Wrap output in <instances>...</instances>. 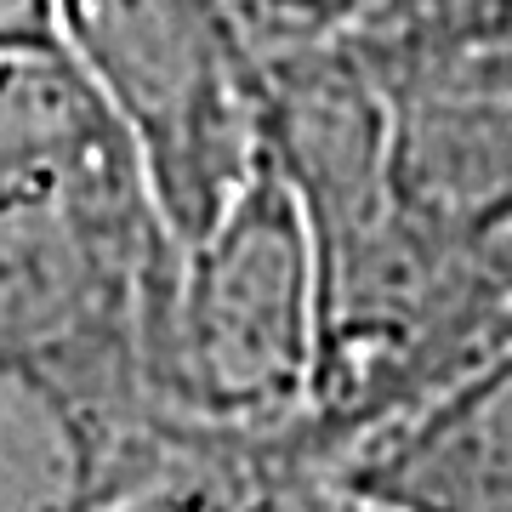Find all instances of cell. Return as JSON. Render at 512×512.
I'll use <instances>...</instances> for the list:
<instances>
[{"instance_id": "3", "label": "cell", "mask_w": 512, "mask_h": 512, "mask_svg": "<svg viewBox=\"0 0 512 512\" xmlns=\"http://www.w3.org/2000/svg\"><path fill=\"white\" fill-rule=\"evenodd\" d=\"M57 40L114 114L183 245L268 154V69L228 0H57Z\"/></svg>"}, {"instance_id": "6", "label": "cell", "mask_w": 512, "mask_h": 512, "mask_svg": "<svg viewBox=\"0 0 512 512\" xmlns=\"http://www.w3.org/2000/svg\"><path fill=\"white\" fill-rule=\"evenodd\" d=\"M256 40V52H285V46H308V40L342 35L353 23L359 0H228Z\"/></svg>"}, {"instance_id": "2", "label": "cell", "mask_w": 512, "mask_h": 512, "mask_svg": "<svg viewBox=\"0 0 512 512\" xmlns=\"http://www.w3.org/2000/svg\"><path fill=\"white\" fill-rule=\"evenodd\" d=\"M319 239L262 154L194 239H165L143 302V399L234 427L308 416L319 370Z\"/></svg>"}, {"instance_id": "7", "label": "cell", "mask_w": 512, "mask_h": 512, "mask_svg": "<svg viewBox=\"0 0 512 512\" xmlns=\"http://www.w3.org/2000/svg\"><path fill=\"white\" fill-rule=\"evenodd\" d=\"M57 46V0H0V52Z\"/></svg>"}, {"instance_id": "4", "label": "cell", "mask_w": 512, "mask_h": 512, "mask_svg": "<svg viewBox=\"0 0 512 512\" xmlns=\"http://www.w3.org/2000/svg\"><path fill=\"white\" fill-rule=\"evenodd\" d=\"M342 507L512 512V336L342 461Z\"/></svg>"}, {"instance_id": "1", "label": "cell", "mask_w": 512, "mask_h": 512, "mask_svg": "<svg viewBox=\"0 0 512 512\" xmlns=\"http://www.w3.org/2000/svg\"><path fill=\"white\" fill-rule=\"evenodd\" d=\"M165 228L120 126L0 154V353L52 370L109 444L143 399Z\"/></svg>"}, {"instance_id": "5", "label": "cell", "mask_w": 512, "mask_h": 512, "mask_svg": "<svg viewBox=\"0 0 512 512\" xmlns=\"http://www.w3.org/2000/svg\"><path fill=\"white\" fill-rule=\"evenodd\" d=\"M103 433L52 370L0 353V507H92Z\"/></svg>"}]
</instances>
